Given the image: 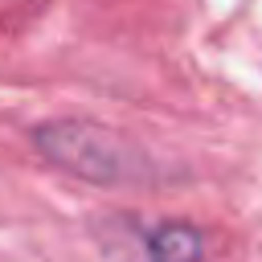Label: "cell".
I'll use <instances>...</instances> for the list:
<instances>
[{
	"label": "cell",
	"instance_id": "cell-1",
	"mask_svg": "<svg viewBox=\"0 0 262 262\" xmlns=\"http://www.w3.org/2000/svg\"><path fill=\"white\" fill-rule=\"evenodd\" d=\"M33 147L45 164L86 180V184H147L156 180L151 156L131 143L123 131H111L94 119H45L33 127Z\"/></svg>",
	"mask_w": 262,
	"mask_h": 262
},
{
	"label": "cell",
	"instance_id": "cell-2",
	"mask_svg": "<svg viewBox=\"0 0 262 262\" xmlns=\"http://www.w3.org/2000/svg\"><path fill=\"white\" fill-rule=\"evenodd\" d=\"M94 242L102 262H205L209 254V237L192 221L172 217H98Z\"/></svg>",
	"mask_w": 262,
	"mask_h": 262
}]
</instances>
